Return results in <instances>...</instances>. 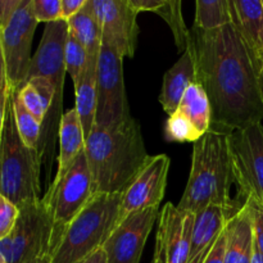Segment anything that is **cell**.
Returning <instances> with one entry per match:
<instances>
[{
	"instance_id": "obj_7",
	"label": "cell",
	"mask_w": 263,
	"mask_h": 263,
	"mask_svg": "<svg viewBox=\"0 0 263 263\" xmlns=\"http://www.w3.org/2000/svg\"><path fill=\"white\" fill-rule=\"evenodd\" d=\"M37 25L32 0H23L8 25L0 28L2 92L17 91L25 85L30 72L31 46Z\"/></svg>"
},
{
	"instance_id": "obj_42",
	"label": "cell",
	"mask_w": 263,
	"mask_h": 263,
	"mask_svg": "<svg viewBox=\"0 0 263 263\" xmlns=\"http://www.w3.org/2000/svg\"><path fill=\"white\" fill-rule=\"evenodd\" d=\"M262 3H263V0H262Z\"/></svg>"
},
{
	"instance_id": "obj_9",
	"label": "cell",
	"mask_w": 263,
	"mask_h": 263,
	"mask_svg": "<svg viewBox=\"0 0 263 263\" xmlns=\"http://www.w3.org/2000/svg\"><path fill=\"white\" fill-rule=\"evenodd\" d=\"M123 58L117 49L103 43L97 67L98 127H118L133 118L123 81Z\"/></svg>"
},
{
	"instance_id": "obj_31",
	"label": "cell",
	"mask_w": 263,
	"mask_h": 263,
	"mask_svg": "<svg viewBox=\"0 0 263 263\" xmlns=\"http://www.w3.org/2000/svg\"><path fill=\"white\" fill-rule=\"evenodd\" d=\"M20 217V207L0 195V239L9 235Z\"/></svg>"
},
{
	"instance_id": "obj_18",
	"label": "cell",
	"mask_w": 263,
	"mask_h": 263,
	"mask_svg": "<svg viewBox=\"0 0 263 263\" xmlns=\"http://www.w3.org/2000/svg\"><path fill=\"white\" fill-rule=\"evenodd\" d=\"M225 234L226 263H252L256 240L252 216L246 204L231 216Z\"/></svg>"
},
{
	"instance_id": "obj_20",
	"label": "cell",
	"mask_w": 263,
	"mask_h": 263,
	"mask_svg": "<svg viewBox=\"0 0 263 263\" xmlns=\"http://www.w3.org/2000/svg\"><path fill=\"white\" fill-rule=\"evenodd\" d=\"M67 21L69 32L86 49L89 66H98V59L103 45V30L95 15L91 0Z\"/></svg>"
},
{
	"instance_id": "obj_29",
	"label": "cell",
	"mask_w": 263,
	"mask_h": 263,
	"mask_svg": "<svg viewBox=\"0 0 263 263\" xmlns=\"http://www.w3.org/2000/svg\"><path fill=\"white\" fill-rule=\"evenodd\" d=\"M202 138L193 123L179 109L168 116L166 123V139L176 143H195Z\"/></svg>"
},
{
	"instance_id": "obj_14",
	"label": "cell",
	"mask_w": 263,
	"mask_h": 263,
	"mask_svg": "<svg viewBox=\"0 0 263 263\" xmlns=\"http://www.w3.org/2000/svg\"><path fill=\"white\" fill-rule=\"evenodd\" d=\"M158 217V208L133 212L116 226L103 246L108 263H139L145 243Z\"/></svg>"
},
{
	"instance_id": "obj_28",
	"label": "cell",
	"mask_w": 263,
	"mask_h": 263,
	"mask_svg": "<svg viewBox=\"0 0 263 263\" xmlns=\"http://www.w3.org/2000/svg\"><path fill=\"white\" fill-rule=\"evenodd\" d=\"M181 2L182 0H167V8L162 18L171 28L177 49L184 53L186 50L187 41H189L190 30L186 27L185 20L182 17Z\"/></svg>"
},
{
	"instance_id": "obj_17",
	"label": "cell",
	"mask_w": 263,
	"mask_h": 263,
	"mask_svg": "<svg viewBox=\"0 0 263 263\" xmlns=\"http://www.w3.org/2000/svg\"><path fill=\"white\" fill-rule=\"evenodd\" d=\"M198 81L197 62L194 50L190 45L182 53L179 61L164 73L159 103L168 116L174 115L181 103L190 85Z\"/></svg>"
},
{
	"instance_id": "obj_23",
	"label": "cell",
	"mask_w": 263,
	"mask_h": 263,
	"mask_svg": "<svg viewBox=\"0 0 263 263\" xmlns=\"http://www.w3.org/2000/svg\"><path fill=\"white\" fill-rule=\"evenodd\" d=\"M97 67L87 66L84 77L80 80L79 84L74 85V94H76L74 109L77 110L86 138L95 127V120H97Z\"/></svg>"
},
{
	"instance_id": "obj_5",
	"label": "cell",
	"mask_w": 263,
	"mask_h": 263,
	"mask_svg": "<svg viewBox=\"0 0 263 263\" xmlns=\"http://www.w3.org/2000/svg\"><path fill=\"white\" fill-rule=\"evenodd\" d=\"M122 194H95L62 233L51 263H81L105 241L121 222Z\"/></svg>"
},
{
	"instance_id": "obj_13",
	"label": "cell",
	"mask_w": 263,
	"mask_h": 263,
	"mask_svg": "<svg viewBox=\"0 0 263 263\" xmlns=\"http://www.w3.org/2000/svg\"><path fill=\"white\" fill-rule=\"evenodd\" d=\"M195 215L166 203L159 215L153 263H187Z\"/></svg>"
},
{
	"instance_id": "obj_32",
	"label": "cell",
	"mask_w": 263,
	"mask_h": 263,
	"mask_svg": "<svg viewBox=\"0 0 263 263\" xmlns=\"http://www.w3.org/2000/svg\"><path fill=\"white\" fill-rule=\"evenodd\" d=\"M244 204L248 207L249 212H251L256 246L263 253V203L258 202L254 198H248Z\"/></svg>"
},
{
	"instance_id": "obj_40",
	"label": "cell",
	"mask_w": 263,
	"mask_h": 263,
	"mask_svg": "<svg viewBox=\"0 0 263 263\" xmlns=\"http://www.w3.org/2000/svg\"><path fill=\"white\" fill-rule=\"evenodd\" d=\"M35 263H51V256L50 254H46V256L41 257L40 259H37Z\"/></svg>"
},
{
	"instance_id": "obj_41",
	"label": "cell",
	"mask_w": 263,
	"mask_h": 263,
	"mask_svg": "<svg viewBox=\"0 0 263 263\" xmlns=\"http://www.w3.org/2000/svg\"><path fill=\"white\" fill-rule=\"evenodd\" d=\"M258 53H259V55H261V59H262V62H263V48L259 49Z\"/></svg>"
},
{
	"instance_id": "obj_8",
	"label": "cell",
	"mask_w": 263,
	"mask_h": 263,
	"mask_svg": "<svg viewBox=\"0 0 263 263\" xmlns=\"http://www.w3.org/2000/svg\"><path fill=\"white\" fill-rule=\"evenodd\" d=\"M92 195L91 172L84 151L61 181L50 185L48 193L43 197L48 203L54 223L51 252L58 244L64 229L84 210Z\"/></svg>"
},
{
	"instance_id": "obj_27",
	"label": "cell",
	"mask_w": 263,
	"mask_h": 263,
	"mask_svg": "<svg viewBox=\"0 0 263 263\" xmlns=\"http://www.w3.org/2000/svg\"><path fill=\"white\" fill-rule=\"evenodd\" d=\"M64 58H66L67 73L73 81V85L79 84L89 66V55L85 46L71 32L68 33L67 39Z\"/></svg>"
},
{
	"instance_id": "obj_22",
	"label": "cell",
	"mask_w": 263,
	"mask_h": 263,
	"mask_svg": "<svg viewBox=\"0 0 263 263\" xmlns=\"http://www.w3.org/2000/svg\"><path fill=\"white\" fill-rule=\"evenodd\" d=\"M21 100L25 107L32 113L36 120L44 123L49 115V110L55 102V87L46 77L35 76L28 79L18 90Z\"/></svg>"
},
{
	"instance_id": "obj_4",
	"label": "cell",
	"mask_w": 263,
	"mask_h": 263,
	"mask_svg": "<svg viewBox=\"0 0 263 263\" xmlns=\"http://www.w3.org/2000/svg\"><path fill=\"white\" fill-rule=\"evenodd\" d=\"M41 153L23 143L17 130L12 92H2L0 195L18 207L41 200Z\"/></svg>"
},
{
	"instance_id": "obj_6",
	"label": "cell",
	"mask_w": 263,
	"mask_h": 263,
	"mask_svg": "<svg viewBox=\"0 0 263 263\" xmlns=\"http://www.w3.org/2000/svg\"><path fill=\"white\" fill-rule=\"evenodd\" d=\"M54 223L45 199L20 207L12 233L0 239V257L7 263H35L51 253Z\"/></svg>"
},
{
	"instance_id": "obj_38",
	"label": "cell",
	"mask_w": 263,
	"mask_h": 263,
	"mask_svg": "<svg viewBox=\"0 0 263 263\" xmlns=\"http://www.w3.org/2000/svg\"><path fill=\"white\" fill-rule=\"evenodd\" d=\"M252 263H263V253L259 251L258 247H254L253 252V258H252Z\"/></svg>"
},
{
	"instance_id": "obj_37",
	"label": "cell",
	"mask_w": 263,
	"mask_h": 263,
	"mask_svg": "<svg viewBox=\"0 0 263 263\" xmlns=\"http://www.w3.org/2000/svg\"><path fill=\"white\" fill-rule=\"evenodd\" d=\"M81 263H108V257L104 248L98 249L97 252H94L91 256L87 257V258L84 259Z\"/></svg>"
},
{
	"instance_id": "obj_36",
	"label": "cell",
	"mask_w": 263,
	"mask_h": 263,
	"mask_svg": "<svg viewBox=\"0 0 263 263\" xmlns=\"http://www.w3.org/2000/svg\"><path fill=\"white\" fill-rule=\"evenodd\" d=\"M143 12H154L158 15H163L167 8V0H141Z\"/></svg>"
},
{
	"instance_id": "obj_30",
	"label": "cell",
	"mask_w": 263,
	"mask_h": 263,
	"mask_svg": "<svg viewBox=\"0 0 263 263\" xmlns=\"http://www.w3.org/2000/svg\"><path fill=\"white\" fill-rule=\"evenodd\" d=\"M33 12L39 23H49L63 18L62 0H32Z\"/></svg>"
},
{
	"instance_id": "obj_25",
	"label": "cell",
	"mask_w": 263,
	"mask_h": 263,
	"mask_svg": "<svg viewBox=\"0 0 263 263\" xmlns=\"http://www.w3.org/2000/svg\"><path fill=\"white\" fill-rule=\"evenodd\" d=\"M194 26L204 30L233 22L230 0H195Z\"/></svg>"
},
{
	"instance_id": "obj_15",
	"label": "cell",
	"mask_w": 263,
	"mask_h": 263,
	"mask_svg": "<svg viewBox=\"0 0 263 263\" xmlns=\"http://www.w3.org/2000/svg\"><path fill=\"white\" fill-rule=\"evenodd\" d=\"M170 163L166 154L149 157L145 166L122 193L121 220L133 212L159 207L166 192Z\"/></svg>"
},
{
	"instance_id": "obj_24",
	"label": "cell",
	"mask_w": 263,
	"mask_h": 263,
	"mask_svg": "<svg viewBox=\"0 0 263 263\" xmlns=\"http://www.w3.org/2000/svg\"><path fill=\"white\" fill-rule=\"evenodd\" d=\"M179 110L186 116L202 136L212 127V107L210 98L199 82L190 85L180 103Z\"/></svg>"
},
{
	"instance_id": "obj_10",
	"label": "cell",
	"mask_w": 263,
	"mask_h": 263,
	"mask_svg": "<svg viewBox=\"0 0 263 263\" xmlns=\"http://www.w3.org/2000/svg\"><path fill=\"white\" fill-rule=\"evenodd\" d=\"M235 184L244 197L263 203V125L253 123L229 133Z\"/></svg>"
},
{
	"instance_id": "obj_2",
	"label": "cell",
	"mask_w": 263,
	"mask_h": 263,
	"mask_svg": "<svg viewBox=\"0 0 263 263\" xmlns=\"http://www.w3.org/2000/svg\"><path fill=\"white\" fill-rule=\"evenodd\" d=\"M92 194H122L149 159L140 126L131 118L118 127L95 126L85 143Z\"/></svg>"
},
{
	"instance_id": "obj_11",
	"label": "cell",
	"mask_w": 263,
	"mask_h": 263,
	"mask_svg": "<svg viewBox=\"0 0 263 263\" xmlns=\"http://www.w3.org/2000/svg\"><path fill=\"white\" fill-rule=\"evenodd\" d=\"M68 33V21L64 18L46 23L40 45L31 59L30 72L27 76V80L35 76L46 77L53 84V86L55 87L57 98L50 110L59 118H62L63 116L59 113V109L62 107L64 77L67 73L64 55H66V44Z\"/></svg>"
},
{
	"instance_id": "obj_21",
	"label": "cell",
	"mask_w": 263,
	"mask_h": 263,
	"mask_svg": "<svg viewBox=\"0 0 263 263\" xmlns=\"http://www.w3.org/2000/svg\"><path fill=\"white\" fill-rule=\"evenodd\" d=\"M233 23L257 50L263 48L262 0H230Z\"/></svg>"
},
{
	"instance_id": "obj_39",
	"label": "cell",
	"mask_w": 263,
	"mask_h": 263,
	"mask_svg": "<svg viewBox=\"0 0 263 263\" xmlns=\"http://www.w3.org/2000/svg\"><path fill=\"white\" fill-rule=\"evenodd\" d=\"M133 3L134 7L139 10V12H143V2L141 0H130Z\"/></svg>"
},
{
	"instance_id": "obj_16",
	"label": "cell",
	"mask_w": 263,
	"mask_h": 263,
	"mask_svg": "<svg viewBox=\"0 0 263 263\" xmlns=\"http://www.w3.org/2000/svg\"><path fill=\"white\" fill-rule=\"evenodd\" d=\"M235 212L221 205H210L195 213L187 263H204Z\"/></svg>"
},
{
	"instance_id": "obj_26",
	"label": "cell",
	"mask_w": 263,
	"mask_h": 263,
	"mask_svg": "<svg viewBox=\"0 0 263 263\" xmlns=\"http://www.w3.org/2000/svg\"><path fill=\"white\" fill-rule=\"evenodd\" d=\"M13 110H14V120L20 136L22 138L23 143L30 148H35L40 151V139H41V127L43 123L36 120L35 116L25 107L21 100L17 91L12 92Z\"/></svg>"
},
{
	"instance_id": "obj_12",
	"label": "cell",
	"mask_w": 263,
	"mask_h": 263,
	"mask_svg": "<svg viewBox=\"0 0 263 263\" xmlns=\"http://www.w3.org/2000/svg\"><path fill=\"white\" fill-rule=\"evenodd\" d=\"M103 30V43L133 58L138 45L139 12L130 0H91Z\"/></svg>"
},
{
	"instance_id": "obj_1",
	"label": "cell",
	"mask_w": 263,
	"mask_h": 263,
	"mask_svg": "<svg viewBox=\"0 0 263 263\" xmlns=\"http://www.w3.org/2000/svg\"><path fill=\"white\" fill-rule=\"evenodd\" d=\"M198 81L212 107L211 130L230 133L263 120V62L233 22L204 30L193 26Z\"/></svg>"
},
{
	"instance_id": "obj_3",
	"label": "cell",
	"mask_w": 263,
	"mask_h": 263,
	"mask_svg": "<svg viewBox=\"0 0 263 263\" xmlns=\"http://www.w3.org/2000/svg\"><path fill=\"white\" fill-rule=\"evenodd\" d=\"M233 184L235 176L229 133L210 130L194 143L189 180L177 208L194 215L210 205L233 210Z\"/></svg>"
},
{
	"instance_id": "obj_35",
	"label": "cell",
	"mask_w": 263,
	"mask_h": 263,
	"mask_svg": "<svg viewBox=\"0 0 263 263\" xmlns=\"http://www.w3.org/2000/svg\"><path fill=\"white\" fill-rule=\"evenodd\" d=\"M87 2H90V0H62L64 20H68L72 15L76 14Z\"/></svg>"
},
{
	"instance_id": "obj_33",
	"label": "cell",
	"mask_w": 263,
	"mask_h": 263,
	"mask_svg": "<svg viewBox=\"0 0 263 263\" xmlns=\"http://www.w3.org/2000/svg\"><path fill=\"white\" fill-rule=\"evenodd\" d=\"M23 0H0V28L5 27Z\"/></svg>"
},
{
	"instance_id": "obj_34",
	"label": "cell",
	"mask_w": 263,
	"mask_h": 263,
	"mask_svg": "<svg viewBox=\"0 0 263 263\" xmlns=\"http://www.w3.org/2000/svg\"><path fill=\"white\" fill-rule=\"evenodd\" d=\"M204 263H226V234H225V231H223L222 235L220 236V239L217 240V243L215 244V247L212 248V251L210 252V254H208V257L205 258Z\"/></svg>"
},
{
	"instance_id": "obj_19",
	"label": "cell",
	"mask_w": 263,
	"mask_h": 263,
	"mask_svg": "<svg viewBox=\"0 0 263 263\" xmlns=\"http://www.w3.org/2000/svg\"><path fill=\"white\" fill-rule=\"evenodd\" d=\"M59 156L58 168L50 185L58 184L62 177L68 172L77 157L85 151L86 136L84 134L81 121L74 108L63 113L58 127Z\"/></svg>"
}]
</instances>
